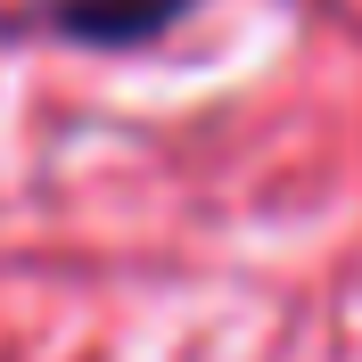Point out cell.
Here are the masks:
<instances>
[{"mask_svg":"<svg viewBox=\"0 0 362 362\" xmlns=\"http://www.w3.org/2000/svg\"><path fill=\"white\" fill-rule=\"evenodd\" d=\"M198 0H49V8H25L17 33H42V42H74V49H140L173 33Z\"/></svg>","mask_w":362,"mask_h":362,"instance_id":"6da1fadb","label":"cell"}]
</instances>
